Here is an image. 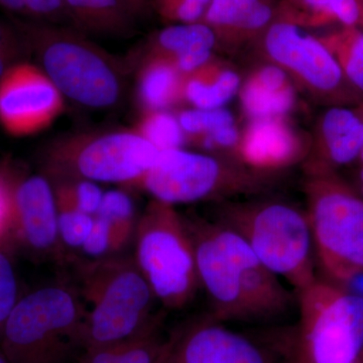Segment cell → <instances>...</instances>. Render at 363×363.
Listing matches in <instances>:
<instances>
[{
	"instance_id": "cell-1",
	"label": "cell",
	"mask_w": 363,
	"mask_h": 363,
	"mask_svg": "<svg viewBox=\"0 0 363 363\" xmlns=\"http://www.w3.org/2000/svg\"><path fill=\"white\" fill-rule=\"evenodd\" d=\"M194 247L209 316L223 323L281 325L296 297L240 235L214 219L182 215Z\"/></svg>"
},
{
	"instance_id": "cell-2",
	"label": "cell",
	"mask_w": 363,
	"mask_h": 363,
	"mask_svg": "<svg viewBox=\"0 0 363 363\" xmlns=\"http://www.w3.org/2000/svg\"><path fill=\"white\" fill-rule=\"evenodd\" d=\"M86 308L85 350L142 335L162 326L157 302L133 257L112 255L80 264Z\"/></svg>"
},
{
	"instance_id": "cell-3",
	"label": "cell",
	"mask_w": 363,
	"mask_h": 363,
	"mask_svg": "<svg viewBox=\"0 0 363 363\" xmlns=\"http://www.w3.org/2000/svg\"><path fill=\"white\" fill-rule=\"evenodd\" d=\"M7 18L62 96L94 109L117 104L123 91L121 74L84 33L61 25Z\"/></svg>"
},
{
	"instance_id": "cell-4",
	"label": "cell",
	"mask_w": 363,
	"mask_h": 363,
	"mask_svg": "<svg viewBox=\"0 0 363 363\" xmlns=\"http://www.w3.org/2000/svg\"><path fill=\"white\" fill-rule=\"evenodd\" d=\"M86 308L77 289L40 286L21 298L9 315L0 348L11 363H65L85 350Z\"/></svg>"
},
{
	"instance_id": "cell-5",
	"label": "cell",
	"mask_w": 363,
	"mask_h": 363,
	"mask_svg": "<svg viewBox=\"0 0 363 363\" xmlns=\"http://www.w3.org/2000/svg\"><path fill=\"white\" fill-rule=\"evenodd\" d=\"M214 220L240 235L260 262L298 294L317 281L307 213L279 201L225 203Z\"/></svg>"
},
{
	"instance_id": "cell-6",
	"label": "cell",
	"mask_w": 363,
	"mask_h": 363,
	"mask_svg": "<svg viewBox=\"0 0 363 363\" xmlns=\"http://www.w3.org/2000/svg\"><path fill=\"white\" fill-rule=\"evenodd\" d=\"M138 269L157 302L168 310L184 309L200 290L194 247L183 216L173 205L152 200L135 229Z\"/></svg>"
},
{
	"instance_id": "cell-7",
	"label": "cell",
	"mask_w": 363,
	"mask_h": 363,
	"mask_svg": "<svg viewBox=\"0 0 363 363\" xmlns=\"http://www.w3.org/2000/svg\"><path fill=\"white\" fill-rule=\"evenodd\" d=\"M166 363H303L300 329H238L206 315L169 336Z\"/></svg>"
},
{
	"instance_id": "cell-8",
	"label": "cell",
	"mask_w": 363,
	"mask_h": 363,
	"mask_svg": "<svg viewBox=\"0 0 363 363\" xmlns=\"http://www.w3.org/2000/svg\"><path fill=\"white\" fill-rule=\"evenodd\" d=\"M307 195L318 260L331 279L345 283L363 272V198L331 173L315 174Z\"/></svg>"
},
{
	"instance_id": "cell-9",
	"label": "cell",
	"mask_w": 363,
	"mask_h": 363,
	"mask_svg": "<svg viewBox=\"0 0 363 363\" xmlns=\"http://www.w3.org/2000/svg\"><path fill=\"white\" fill-rule=\"evenodd\" d=\"M302 358L358 363L363 348V298L317 279L297 294Z\"/></svg>"
},
{
	"instance_id": "cell-10",
	"label": "cell",
	"mask_w": 363,
	"mask_h": 363,
	"mask_svg": "<svg viewBox=\"0 0 363 363\" xmlns=\"http://www.w3.org/2000/svg\"><path fill=\"white\" fill-rule=\"evenodd\" d=\"M159 152L138 131L105 133L52 150L48 157V178L142 184Z\"/></svg>"
},
{
	"instance_id": "cell-11",
	"label": "cell",
	"mask_w": 363,
	"mask_h": 363,
	"mask_svg": "<svg viewBox=\"0 0 363 363\" xmlns=\"http://www.w3.org/2000/svg\"><path fill=\"white\" fill-rule=\"evenodd\" d=\"M142 185L155 200L187 204L262 189V178L208 155L182 149L162 150Z\"/></svg>"
},
{
	"instance_id": "cell-12",
	"label": "cell",
	"mask_w": 363,
	"mask_h": 363,
	"mask_svg": "<svg viewBox=\"0 0 363 363\" xmlns=\"http://www.w3.org/2000/svg\"><path fill=\"white\" fill-rule=\"evenodd\" d=\"M63 107V96L39 67L18 62L0 79V125L13 136L44 130Z\"/></svg>"
},
{
	"instance_id": "cell-13",
	"label": "cell",
	"mask_w": 363,
	"mask_h": 363,
	"mask_svg": "<svg viewBox=\"0 0 363 363\" xmlns=\"http://www.w3.org/2000/svg\"><path fill=\"white\" fill-rule=\"evenodd\" d=\"M264 44L271 58L297 74L320 92L340 89L345 79L330 50L292 21H274L264 32Z\"/></svg>"
},
{
	"instance_id": "cell-14",
	"label": "cell",
	"mask_w": 363,
	"mask_h": 363,
	"mask_svg": "<svg viewBox=\"0 0 363 363\" xmlns=\"http://www.w3.org/2000/svg\"><path fill=\"white\" fill-rule=\"evenodd\" d=\"M11 216L21 242L43 257H60L63 247L58 233V205L48 177L30 175L11 187Z\"/></svg>"
},
{
	"instance_id": "cell-15",
	"label": "cell",
	"mask_w": 363,
	"mask_h": 363,
	"mask_svg": "<svg viewBox=\"0 0 363 363\" xmlns=\"http://www.w3.org/2000/svg\"><path fill=\"white\" fill-rule=\"evenodd\" d=\"M276 9L267 0H212L202 23L215 35L247 37L264 33L274 23Z\"/></svg>"
},
{
	"instance_id": "cell-16",
	"label": "cell",
	"mask_w": 363,
	"mask_h": 363,
	"mask_svg": "<svg viewBox=\"0 0 363 363\" xmlns=\"http://www.w3.org/2000/svg\"><path fill=\"white\" fill-rule=\"evenodd\" d=\"M67 16L84 35H128L135 28L136 16L124 0H63Z\"/></svg>"
},
{
	"instance_id": "cell-17",
	"label": "cell",
	"mask_w": 363,
	"mask_h": 363,
	"mask_svg": "<svg viewBox=\"0 0 363 363\" xmlns=\"http://www.w3.org/2000/svg\"><path fill=\"white\" fill-rule=\"evenodd\" d=\"M216 35L206 23H176L162 28L152 44L159 52L173 54L183 73H193L206 64L216 43Z\"/></svg>"
},
{
	"instance_id": "cell-18",
	"label": "cell",
	"mask_w": 363,
	"mask_h": 363,
	"mask_svg": "<svg viewBox=\"0 0 363 363\" xmlns=\"http://www.w3.org/2000/svg\"><path fill=\"white\" fill-rule=\"evenodd\" d=\"M295 95L286 74L278 66H267L241 92L243 108L257 121L283 116L293 106Z\"/></svg>"
},
{
	"instance_id": "cell-19",
	"label": "cell",
	"mask_w": 363,
	"mask_h": 363,
	"mask_svg": "<svg viewBox=\"0 0 363 363\" xmlns=\"http://www.w3.org/2000/svg\"><path fill=\"white\" fill-rule=\"evenodd\" d=\"M243 159L259 169H274L291 164L298 154L290 131L278 121H257L243 142Z\"/></svg>"
},
{
	"instance_id": "cell-20",
	"label": "cell",
	"mask_w": 363,
	"mask_h": 363,
	"mask_svg": "<svg viewBox=\"0 0 363 363\" xmlns=\"http://www.w3.org/2000/svg\"><path fill=\"white\" fill-rule=\"evenodd\" d=\"M322 133L329 164L343 166L359 159L363 149V121L357 113L342 107L329 109L324 116Z\"/></svg>"
},
{
	"instance_id": "cell-21",
	"label": "cell",
	"mask_w": 363,
	"mask_h": 363,
	"mask_svg": "<svg viewBox=\"0 0 363 363\" xmlns=\"http://www.w3.org/2000/svg\"><path fill=\"white\" fill-rule=\"evenodd\" d=\"M161 328L156 327L119 342L88 348L79 363H157L169 339L162 338Z\"/></svg>"
},
{
	"instance_id": "cell-22",
	"label": "cell",
	"mask_w": 363,
	"mask_h": 363,
	"mask_svg": "<svg viewBox=\"0 0 363 363\" xmlns=\"http://www.w3.org/2000/svg\"><path fill=\"white\" fill-rule=\"evenodd\" d=\"M183 93L180 71L166 59L149 62L140 74L138 96L147 111H164Z\"/></svg>"
},
{
	"instance_id": "cell-23",
	"label": "cell",
	"mask_w": 363,
	"mask_h": 363,
	"mask_svg": "<svg viewBox=\"0 0 363 363\" xmlns=\"http://www.w3.org/2000/svg\"><path fill=\"white\" fill-rule=\"evenodd\" d=\"M286 9L294 14L293 20L302 13L303 21L315 23L337 21L348 28L357 25L362 18L358 0H286Z\"/></svg>"
},
{
	"instance_id": "cell-24",
	"label": "cell",
	"mask_w": 363,
	"mask_h": 363,
	"mask_svg": "<svg viewBox=\"0 0 363 363\" xmlns=\"http://www.w3.org/2000/svg\"><path fill=\"white\" fill-rule=\"evenodd\" d=\"M240 79L233 71H223L213 81L201 76L191 78L183 85V94L195 108H222L240 89Z\"/></svg>"
},
{
	"instance_id": "cell-25",
	"label": "cell",
	"mask_w": 363,
	"mask_h": 363,
	"mask_svg": "<svg viewBox=\"0 0 363 363\" xmlns=\"http://www.w3.org/2000/svg\"><path fill=\"white\" fill-rule=\"evenodd\" d=\"M96 215L111 224L117 252H121L135 235L138 221L135 216V203L130 195L121 190L104 192Z\"/></svg>"
},
{
	"instance_id": "cell-26",
	"label": "cell",
	"mask_w": 363,
	"mask_h": 363,
	"mask_svg": "<svg viewBox=\"0 0 363 363\" xmlns=\"http://www.w3.org/2000/svg\"><path fill=\"white\" fill-rule=\"evenodd\" d=\"M52 185L58 207L78 210L92 216L96 215L104 195L98 183L82 179H71L55 181Z\"/></svg>"
},
{
	"instance_id": "cell-27",
	"label": "cell",
	"mask_w": 363,
	"mask_h": 363,
	"mask_svg": "<svg viewBox=\"0 0 363 363\" xmlns=\"http://www.w3.org/2000/svg\"><path fill=\"white\" fill-rule=\"evenodd\" d=\"M140 135L159 152L181 149L185 140L179 119L169 112L149 111L140 123Z\"/></svg>"
},
{
	"instance_id": "cell-28",
	"label": "cell",
	"mask_w": 363,
	"mask_h": 363,
	"mask_svg": "<svg viewBox=\"0 0 363 363\" xmlns=\"http://www.w3.org/2000/svg\"><path fill=\"white\" fill-rule=\"evenodd\" d=\"M0 9L20 20L54 25L69 21L63 0H0Z\"/></svg>"
},
{
	"instance_id": "cell-29",
	"label": "cell",
	"mask_w": 363,
	"mask_h": 363,
	"mask_svg": "<svg viewBox=\"0 0 363 363\" xmlns=\"http://www.w3.org/2000/svg\"><path fill=\"white\" fill-rule=\"evenodd\" d=\"M338 63L353 87L363 92V33L350 30L334 38Z\"/></svg>"
},
{
	"instance_id": "cell-30",
	"label": "cell",
	"mask_w": 363,
	"mask_h": 363,
	"mask_svg": "<svg viewBox=\"0 0 363 363\" xmlns=\"http://www.w3.org/2000/svg\"><path fill=\"white\" fill-rule=\"evenodd\" d=\"M94 223V216L58 207V233L63 250H80Z\"/></svg>"
},
{
	"instance_id": "cell-31",
	"label": "cell",
	"mask_w": 363,
	"mask_h": 363,
	"mask_svg": "<svg viewBox=\"0 0 363 363\" xmlns=\"http://www.w3.org/2000/svg\"><path fill=\"white\" fill-rule=\"evenodd\" d=\"M178 119L184 133L193 135H208L222 128L235 125L233 114L224 108L188 109L182 112Z\"/></svg>"
},
{
	"instance_id": "cell-32",
	"label": "cell",
	"mask_w": 363,
	"mask_h": 363,
	"mask_svg": "<svg viewBox=\"0 0 363 363\" xmlns=\"http://www.w3.org/2000/svg\"><path fill=\"white\" fill-rule=\"evenodd\" d=\"M212 0H152V9L162 18L178 23L202 21Z\"/></svg>"
},
{
	"instance_id": "cell-33",
	"label": "cell",
	"mask_w": 363,
	"mask_h": 363,
	"mask_svg": "<svg viewBox=\"0 0 363 363\" xmlns=\"http://www.w3.org/2000/svg\"><path fill=\"white\" fill-rule=\"evenodd\" d=\"M86 260H98L118 255L111 224L95 215L94 223L84 245L79 250Z\"/></svg>"
},
{
	"instance_id": "cell-34",
	"label": "cell",
	"mask_w": 363,
	"mask_h": 363,
	"mask_svg": "<svg viewBox=\"0 0 363 363\" xmlns=\"http://www.w3.org/2000/svg\"><path fill=\"white\" fill-rule=\"evenodd\" d=\"M20 298L18 279L13 264L0 250V339L4 325Z\"/></svg>"
},
{
	"instance_id": "cell-35",
	"label": "cell",
	"mask_w": 363,
	"mask_h": 363,
	"mask_svg": "<svg viewBox=\"0 0 363 363\" xmlns=\"http://www.w3.org/2000/svg\"><path fill=\"white\" fill-rule=\"evenodd\" d=\"M26 49L18 28L13 21L0 18V79L11 67L16 65V55Z\"/></svg>"
},
{
	"instance_id": "cell-36",
	"label": "cell",
	"mask_w": 363,
	"mask_h": 363,
	"mask_svg": "<svg viewBox=\"0 0 363 363\" xmlns=\"http://www.w3.org/2000/svg\"><path fill=\"white\" fill-rule=\"evenodd\" d=\"M11 187L0 179V234L11 225Z\"/></svg>"
},
{
	"instance_id": "cell-37",
	"label": "cell",
	"mask_w": 363,
	"mask_h": 363,
	"mask_svg": "<svg viewBox=\"0 0 363 363\" xmlns=\"http://www.w3.org/2000/svg\"><path fill=\"white\" fill-rule=\"evenodd\" d=\"M124 1L136 18L147 16L152 9V0H124Z\"/></svg>"
},
{
	"instance_id": "cell-38",
	"label": "cell",
	"mask_w": 363,
	"mask_h": 363,
	"mask_svg": "<svg viewBox=\"0 0 363 363\" xmlns=\"http://www.w3.org/2000/svg\"><path fill=\"white\" fill-rule=\"evenodd\" d=\"M342 285L345 286L344 290L363 298V272L355 274Z\"/></svg>"
},
{
	"instance_id": "cell-39",
	"label": "cell",
	"mask_w": 363,
	"mask_h": 363,
	"mask_svg": "<svg viewBox=\"0 0 363 363\" xmlns=\"http://www.w3.org/2000/svg\"><path fill=\"white\" fill-rule=\"evenodd\" d=\"M169 348V337L168 339V342H167L166 348H164V352H162V357H161V358H160V360H159V362H157V363H166L167 357H168Z\"/></svg>"
},
{
	"instance_id": "cell-40",
	"label": "cell",
	"mask_w": 363,
	"mask_h": 363,
	"mask_svg": "<svg viewBox=\"0 0 363 363\" xmlns=\"http://www.w3.org/2000/svg\"><path fill=\"white\" fill-rule=\"evenodd\" d=\"M0 363H11L1 348H0Z\"/></svg>"
},
{
	"instance_id": "cell-41",
	"label": "cell",
	"mask_w": 363,
	"mask_h": 363,
	"mask_svg": "<svg viewBox=\"0 0 363 363\" xmlns=\"http://www.w3.org/2000/svg\"><path fill=\"white\" fill-rule=\"evenodd\" d=\"M362 121H363V116L362 117ZM359 160H360V161H362V162L363 164V149H362V154H360Z\"/></svg>"
},
{
	"instance_id": "cell-42",
	"label": "cell",
	"mask_w": 363,
	"mask_h": 363,
	"mask_svg": "<svg viewBox=\"0 0 363 363\" xmlns=\"http://www.w3.org/2000/svg\"><path fill=\"white\" fill-rule=\"evenodd\" d=\"M359 179L360 181H363V168L362 169V172H360Z\"/></svg>"
},
{
	"instance_id": "cell-43",
	"label": "cell",
	"mask_w": 363,
	"mask_h": 363,
	"mask_svg": "<svg viewBox=\"0 0 363 363\" xmlns=\"http://www.w3.org/2000/svg\"><path fill=\"white\" fill-rule=\"evenodd\" d=\"M362 359V362H363V348H362V354H360V358H359V360Z\"/></svg>"
}]
</instances>
